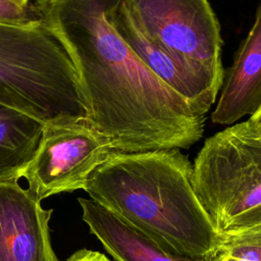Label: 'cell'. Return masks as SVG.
Segmentation results:
<instances>
[{
    "instance_id": "6da1fadb",
    "label": "cell",
    "mask_w": 261,
    "mask_h": 261,
    "mask_svg": "<svg viewBox=\"0 0 261 261\" xmlns=\"http://www.w3.org/2000/svg\"><path fill=\"white\" fill-rule=\"evenodd\" d=\"M117 0H33L37 18L74 68L86 120L113 152L188 149L203 136L205 117L163 84L115 30Z\"/></svg>"
},
{
    "instance_id": "7a4b0ae2",
    "label": "cell",
    "mask_w": 261,
    "mask_h": 261,
    "mask_svg": "<svg viewBox=\"0 0 261 261\" xmlns=\"http://www.w3.org/2000/svg\"><path fill=\"white\" fill-rule=\"evenodd\" d=\"M84 191L117 217L171 251L206 259L220 233L193 185V164L179 149L112 152Z\"/></svg>"
},
{
    "instance_id": "3957f363",
    "label": "cell",
    "mask_w": 261,
    "mask_h": 261,
    "mask_svg": "<svg viewBox=\"0 0 261 261\" xmlns=\"http://www.w3.org/2000/svg\"><path fill=\"white\" fill-rule=\"evenodd\" d=\"M0 104L46 123L85 118L72 63L41 20L0 22Z\"/></svg>"
},
{
    "instance_id": "277c9868",
    "label": "cell",
    "mask_w": 261,
    "mask_h": 261,
    "mask_svg": "<svg viewBox=\"0 0 261 261\" xmlns=\"http://www.w3.org/2000/svg\"><path fill=\"white\" fill-rule=\"evenodd\" d=\"M193 185L219 233L261 225V125L247 119L209 137Z\"/></svg>"
},
{
    "instance_id": "5b68a950",
    "label": "cell",
    "mask_w": 261,
    "mask_h": 261,
    "mask_svg": "<svg viewBox=\"0 0 261 261\" xmlns=\"http://www.w3.org/2000/svg\"><path fill=\"white\" fill-rule=\"evenodd\" d=\"M145 35L217 94L224 69L220 25L208 0H122Z\"/></svg>"
},
{
    "instance_id": "8992f818",
    "label": "cell",
    "mask_w": 261,
    "mask_h": 261,
    "mask_svg": "<svg viewBox=\"0 0 261 261\" xmlns=\"http://www.w3.org/2000/svg\"><path fill=\"white\" fill-rule=\"evenodd\" d=\"M112 152L106 138L85 118L51 120L44 123L22 177L41 201L59 193L84 190L92 172Z\"/></svg>"
},
{
    "instance_id": "52a82bcc",
    "label": "cell",
    "mask_w": 261,
    "mask_h": 261,
    "mask_svg": "<svg viewBox=\"0 0 261 261\" xmlns=\"http://www.w3.org/2000/svg\"><path fill=\"white\" fill-rule=\"evenodd\" d=\"M18 179L0 181V261H59L49 220L53 209Z\"/></svg>"
},
{
    "instance_id": "ba28073f",
    "label": "cell",
    "mask_w": 261,
    "mask_h": 261,
    "mask_svg": "<svg viewBox=\"0 0 261 261\" xmlns=\"http://www.w3.org/2000/svg\"><path fill=\"white\" fill-rule=\"evenodd\" d=\"M109 15L115 30L144 64L163 84L181 97L198 116L205 117L214 104L217 93L184 70L162 48L151 41L122 0L115 2Z\"/></svg>"
},
{
    "instance_id": "9c48e42d",
    "label": "cell",
    "mask_w": 261,
    "mask_h": 261,
    "mask_svg": "<svg viewBox=\"0 0 261 261\" xmlns=\"http://www.w3.org/2000/svg\"><path fill=\"white\" fill-rule=\"evenodd\" d=\"M212 122L231 125L261 106V1L254 23L224 71Z\"/></svg>"
},
{
    "instance_id": "30bf717a",
    "label": "cell",
    "mask_w": 261,
    "mask_h": 261,
    "mask_svg": "<svg viewBox=\"0 0 261 261\" xmlns=\"http://www.w3.org/2000/svg\"><path fill=\"white\" fill-rule=\"evenodd\" d=\"M77 201L90 231L116 261H205L171 251L92 199Z\"/></svg>"
},
{
    "instance_id": "8fae6325",
    "label": "cell",
    "mask_w": 261,
    "mask_h": 261,
    "mask_svg": "<svg viewBox=\"0 0 261 261\" xmlns=\"http://www.w3.org/2000/svg\"><path fill=\"white\" fill-rule=\"evenodd\" d=\"M43 125L40 120L0 104V181L22 177Z\"/></svg>"
},
{
    "instance_id": "7c38bea8",
    "label": "cell",
    "mask_w": 261,
    "mask_h": 261,
    "mask_svg": "<svg viewBox=\"0 0 261 261\" xmlns=\"http://www.w3.org/2000/svg\"><path fill=\"white\" fill-rule=\"evenodd\" d=\"M215 251L239 259L261 261V225L220 233Z\"/></svg>"
},
{
    "instance_id": "4fadbf2b",
    "label": "cell",
    "mask_w": 261,
    "mask_h": 261,
    "mask_svg": "<svg viewBox=\"0 0 261 261\" xmlns=\"http://www.w3.org/2000/svg\"><path fill=\"white\" fill-rule=\"evenodd\" d=\"M38 20L31 6L23 7L9 0H0V22L23 24Z\"/></svg>"
},
{
    "instance_id": "5bb4252c",
    "label": "cell",
    "mask_w": 261,
    "mask_h": 261,
    "mask_svg": "<svg viewBox=\"0 0 261 261\" xmlns=\"http://www.w3.org/2000/svg\"><path fill=\"white\" fill-rule=\"evenodd\" d=\"M65 261H110L104 254L97 251L82 249L70 255Z\"/></svg>"
},
{
    "instance_id": "9a60e30c",
    "label": "cell",
    "mask_w": 261,
    "mask_h": 261,
    "mask_svg": "<svg viewBox=\"0 0 261 261\" xmlns=\"http://www.w3.org/2000/svg\"><path fill=\"white\" fill-rule=\"evenodd\" d=\"M205 261H249V260H244V259H239L234 258L231 256H228L223 253H219L214 251L209 257L205 259Z\"/></svg>"
},
{
    "instance_id": "2e32d148",
    "label": "cell",
    "mask_w": 261,
    "mask_h": 261,
    "mask_svg": "<svg viewBox=\"0 0 261 261\" xmlns=\"http://www.w3.org/2000/svg\"><path fill=\"white\" fill-rule=\"evenodd\" d=\"M252 122H254V123H256V124H258V125H261V106L257 109V111L254 113V114H252L251 116H250V118H249Z\"/></svg>"
},
{
    "instance_id": "e0dca14e",
    "label": "cell",
    "mask_w": 261,
    "mask_h": 261,
    "mask_svg": "<svg viewBox=\"0 0 261 261\" xmlns=\"http://www.w3.org/2000/svg\"><path fill=\"white\" fill-rule=\"evenodd\" d=\"M11 2H14L20 6H23V7H29L31 6V3L33 0H9Z\"/></svg>"
}]
</instances>
